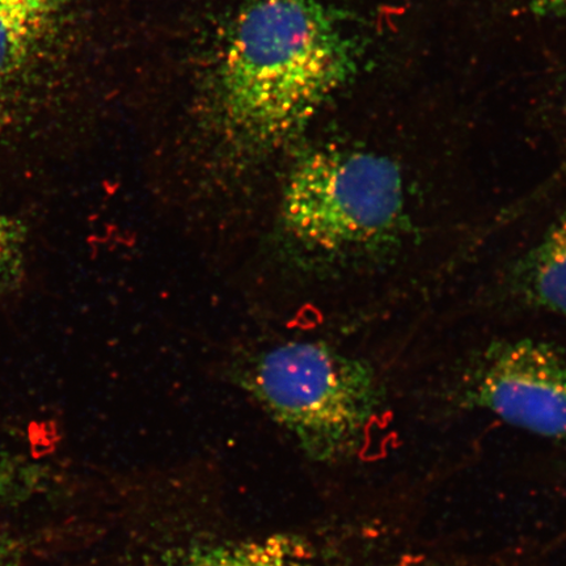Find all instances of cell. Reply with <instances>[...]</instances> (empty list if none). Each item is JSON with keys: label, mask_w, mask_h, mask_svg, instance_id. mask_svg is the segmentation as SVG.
Returning <instances> with one entry per match:
<instances>
[{"label": "cell", "mask_w": 566, "mask_h": 566, "mask_svg": "<svg viewBox=\"0 0 566 566\" xmlns=\"http://www.w3.org/2000/svg\"><path fill=\"white\" fill-rule=\"evenodd\" d=\"M357 45L321 0H248L218 76L221 123L245 153L301 132L357 71Z\"/></svg>", "instance_id": "1"}, {"label": "cell", "mask_w": 566, "mask_h": 566, "mask_svg": "<svg viewBox=\"0 0 566 566\" xmlns=\"http://www.w3.org/2000/svg\"><path fill=\"white\" fill-rule=\"evenodd\" d=\"M279 223L294 250L310 259L349 260L386 251L406 230L400 168L369 151H311L287 176Z\"/></svg>", "instance_id": "2"}, {"label": "cell", "mask_w": 566, "mask_h": 566, "mask_svg": "<svg viewBox=\"0 0 566 566\" xmlns=\"http://www.w3.org/2000/svg\"><path fill=\"white\" fill-rule=\"evenodd\" d=\"M240 378L252 399L322 462L356 451L384 402L371 367L324 343L274 346Z\"/></svg>", "instance_id": "3"}, {"label": "cell", "mask_w": 566, "mask_h": 566, "mask_svg": "<svg viewBox=\"0 0 566 566\" xmlns=\"http://www.w3.org/2000/svg\"><path fill=\"white\" fill-rule=\"evenodd\" d=\"M459 405L485 410L515 428L566 438V357L533 338L488 346L459 375Z\"/></svg>", "instance_id": "4"}, {"label": "cell", "mask_w": 566, "mask_h": 566, "mask_svg": "<svg viewBox=\"0 0 566 566\" xmlns=\"http://www.w3.org/2000/svg\"><path fill=\"white\" fill-rule=\"evenodd\" d=\"M505 287L525 307L566 317V211L509 269Z\"/></svg>", "instance_id": "5"}, {"label": "cell", "mask_w": 566, "mask_h": 566, "mask_svg": "<svg viewBox=\"0 0 566 566\" xmlns=\"http://www.w3.org/2000/svg\"><path fill=\"white\" fill-rule=\"evenodd\" d=\"M60 0H0V95L11 90L40 53Z\"/></svg>", "instance_id": "6"}, {"label": "cell", "mask_w": 566, "mask_h": 566, "mask_svg": "<svg viewBox=\"0 0 566 566\" xmlns=\"http://www.w3.org/2000/svg\"><path fill=\"white\" fill-rule=\"evenodd\" d=\"M27 228L17 218L0 214V293L15 290L24 275Z\"/></svg>", "instance_id": "7"}, {"label": "cell", "mask_w": 566, "mask_h": 566, "mask_svg": "<svg viewBox=\"0 0 566 566\" xmlns=\"http://www.w3.org/2000/svg\"><path fill=\"white\" fill-rule=\"evenodd\" d=\"M535 17L566 18V0H521Z\"/></svg>", "instance_id": "8"}, {"label": "cell", "mask_w": 566, "mask_h": 566, "mask_svg": "<svg viewBox=\"0 0 566 566\" xmlns=\"http://www.w3.org/2000/svg\"><path fill=\"white\" fill-rule=\"evenodd\" d=\"M18 471L12 460L0 451V497L11 493L17 485Z\"/></svg>", "instance_id": "9"}, {"label": "cell", "mask_w": 566, "mask_h": 566, "mask_svg": "<svg viewBox=\"0 0 566 566\" xmlns=\"http://www.w3.org/2000/svg\"><path fill=\"white\" fill-rule=\"evenodd\" d=\"M13 551L10 544L0 541V566H12Z\"/></svg>", "instance_id": "10"}]
</instances>
